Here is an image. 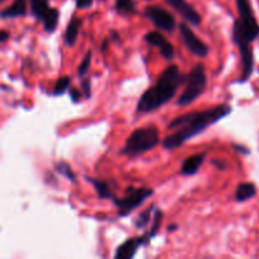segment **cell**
Returning <instances> with one entry per match:
<instances>
[{"label":"cell","mask_w":259,"mask_h":259,"mask_svg":"<svg viewBox=\"0 0 259 259\" xmlns=\"http://www.w3.org/2000/svg\"><path fill=\"white\" fill-rule=\"evenodd\" d=\"M230 113L232 108L229 105H217L206 110L190 111L177 116L168 124V129H176V132L171 136H167L162 144L166 149L179 148L185 142L202 133L205 129L224 119Z\"/></svg>","instance_id":"1"},{"label":"cell","mask_w":259,"mask_h":259,"mask_svg":"<svg viewBox=\"0 0 259 259\" xmlns=\"http://www.w3.org/2000/svg\"><path fill=\"white\" fill-rule=\"evenodd\" d=\"M185 78L176 65L168 66L157 82L141 96L137 110L139 113H151L166 105L175 98L179 88L185 82Z\"/></svg>","instance_id":"2"},{"label":"cell","mask_w":259,"mask_h":259,"mask_svg":"<svg viewBox=\"0 0 259 259\" xmlns=\"http://www.w3.org/2000/svg\"><path fill=\"white\" fill-rule=\"evenodd\" d=\"M159 142H161L159 132L154 125L138 128L128 137L121 149V154L129 158H134L153 149L154 147L158 146Z\"/></svg>","instance_id":"3"},{"label":"cell","mask_w":259,"mask_h":259,"mask_svg":"<svg viewBox=\"0 0 259 259\" xmlns=\"http://www.w3.org/2000/svg\"><path fill=\"white\" fill-rule=\"evenodd\" d=\"M237 2L239 19L234 22L233 40L242 39L250 43L259 35V24L253 13L249 0H235Z\"/></svg>","instance_id":"4"},{"label":"cell","mask_w":259,"mask_h":259,"mask_svg":"<svg viewBox=\"0 0 259 259\" xmlns=\"http://www.w3.org/2000/svg\"><path fill=\"white\" fill-rule=\"evenodd\" d=\"M185 90L177 100L179 106H187L194 103L206 88V71L204 65H196L185 78Z\"/></svg>","instance_id":"5"},{"label":"cell","mask_w":259,"mask_h":259,"mask_svg":"<svg viewBox=\"0 0 259 259\" xmlns=\"http://www.w3.org/2000/svg\"><path fill=\"white\" fill-rule=\"evenodd\" d=\"M152 195H153V190L151 189H146V187H141V189L128 187L125 196L121 197V199L114 197L113 201L116 205V207H118L119 215L124 218L131 214V212H133L137 207L141 206Z\"/></svg>","instance_id":"6"},{"label":"cell","mask_w":259,"mask_h":259,"mask_svg":"<svg viewBox=\"0 0 259 259\" xmlns=\"http://www.w3.org/2000/svg\"><path fill=\"white\" fill-rule=\"evenodd\" d=\"M144 15L156 25L157 28L166 32H172L176 28V19L168 10L158 7V5H149L144 10Z\"/></svg>","instance_id":"7"},{"label":"cell","mask_w":259,"mask_h":259,"mask_svg":"<svg viewBox=\"0 0 259 259\" xmlns=\"http://www.w3.org/2000/svg\"><path fill=\"white\" fill-rule=\"evenodd\" d=\"M180 34H181L185 46H186L190 52L194 53L197 57H206L207 53H209V47H207L204 40H201L195 34L194 30L189 25L181 23L180 24Z\"/></svg>","instance_id":"8"},{"label":"cell","mask_w":259,"mask_h":259,"mask_svg":"<svg viewBox=\"0 0 259 259\" xmlns=\"http://www.w3.org/2000/svg\"><path fill=\"white\" fill-rule=\"evenodd\" d=\"M238 46V50L240 52V58H242V76L238 81L239 82H245L250 77L254 67V57H253V51L249 47V43L242 39L233 40Z\"/></svg>","instance_id":"9"},{"label":"cell","mask_w":259,"mask_h":259,"mask_svg":"<svg viewBox=\"0 0 259 259\" xmlns=\"http://www.w3.org/2000/svg\"><path fill=\"white\" fill-rule=\"evenodd\" d=\"M149 239L147 237V234L141 235V237L136 238H129L128 240L120 244L116 249L114 258L115 259H132L136 255V253L138 252L139 247L142 245H148Z\"/></svg>","instance_id":"10"},{"label":"cell","mask_w":259,"mask_h":259,"mask_svg":"<svg viewBox=\"0 0 259 259\" xmlns=\"http://www.w3.org/2000/svg\"><path fill=\"white\" fill-rule=\"evenodd\" d=\"M169 7L174 8L185 20L192 25H199L201 23V15L186 0H164Z\"/></svg>","instance_id":"11"},{"label":"cell","mask_w":259,"mask_h":259,"mask_svg":"<svg viewBox=\"0 0 259 259\" xmlns=\"http://www.w3.org/2000/svg\"><path fill=\"white\" fill-rule=\"evenodd\" d=\"M146 42L148 45L154 46L159 50L161 55L163 56L166 60H172L175 57V47L166 39V37L161 34L159 32H149L147 33L144 37Z\"/></svg>","instance_id":"12"},{"label":"cell","mask_w":259,"mask_h":259,"mask_svg":"<svg viewBox=\"0 0 259 259\" xmlns=\"http://www.w3.org/2000/svg\"><path fill=\"white\" fill-rule=\"evenodd\" d=\"M205 153L194 154V156L187 157L181 166V174L184 176H192L200 169L201 164L204 163Z\"/></svg>","instance_id":"13"},{"label":"cell","mask_w":259,"mask_h":259,"mask_svg":"<svg viewBox=\"0 0 259 259\" xmlns=\"http://www.w3.org/2000/svg\"><path fill=\"white\" fill-rule=\"evenodd\" d=\"M80 27H81V20L73 15V17L71 18L70 23H68L65 32V43L68 46V47L75 46L76 40H77V37H78V32H80Z\"/></svg>","instance_id":"14"},{"label":"cell","mask_w":259,"mask_h":259,"mask_svg":"<svg viewBox=\"0 0 259 259\" xmlns=\"http://www.w3.org/2000/svg\"><path fill=\"white\" fill-rule=\"evenodd\" d=\"M27 14V0H14L9 8L0 13L3 18H17Z\"/></svg>","instance_id":"15"},{"label":"cell","mask_w":259,"mask_h":259,"mask_svg":"<svg viewBox=\"0 0 259 259\" xmlns=\"http://www.w3.org/2000/svg\"><path fill=\"white\" fill-rule=\"evenodd\" d=\"M257 194V189H255V185L252 182H244V184H240L237 187V191H235V200L239 202L247 201V200L252 199Z\"/></svg>","instance_id":"16"},{"label":"cell","mask_w":259,"mask_h":259,"mask_svg":"<svg viewBox=\"0 0 259 259\" xmlns=\"http://www.w3.org/2000/svg\"><path fill=\"white\" fill-rule=\"evenodd\" d=\"M86 179H88L89 182H91V184L94 185V187H95L96 192H98V195L100 199H103V200L111 199L113 200L114 197H115L113 195V192H111V189H110V186H109L108 182H104V181H101V180L93 179V177H86Z\"/></svg>","instance_id":"17"},{"label":"cell","mask_w":259,"mask_h":259,"mask_svg":"<svg viewBox=\"0 0 259 259\" xmlns=\"http://www.w3.org/2000/svg\"><path fill=\"white\" fill-rule=\"evenodd\" d=\"M29 3L32 13L34 14V17L39 20H43V18H45L46 15L48 14V12L51 10L48 0H29Z\"/></svg>","instance_id":"18"},{"label":"cell","mask_w":259,"mask_h":259,"mask_svg":"<svg viewBox=\"0 0 259 259\" xmlns=\"http://www.w3.org/2000/svg\"><path fill=\"white\" fill-rule=\"evenodd\" d=\"M58 18H60V13H58L57 9H53L51 8V10L48 12V14L43 18V25H45V29L46 32L48 33H52L53 30L57 28L58 24Z\"/></svg>","instance_id":"19"},{"label":"cell","mask_w":259,"mask_h":259,"mask_svg":"<svg viewBox=\"0 0 259 259\" xmlns=\"http://www.w3.org/2000/svg\"><path fill=\"white\" fill-rule=\"evenodd\" d=\"M115 9L121 14H133L137 10L134 0H115Z\"/></svg>","instance_id":"20"},{"label":"cell","mask_w":259,"mask_h":259,"mask_svg":"<svg viewBox=\"0 0 259 259\" xmlns=\"http://www.w3.org/2000/svg\"><path fill=\"white\" fill-rule=\"evenodd\" d=\"M70 83H71V78L68 76H63V77H60L56 82L55 89H53V95L58 96V95H62V94L66 93L68 88H70Z\"/></svg>","instance_id":"21"},{"label":"cell","mask_w":259,"mask_h":259,"mask_svg":"<svg viewBox=\"0 0 259 259\" xmlns=\"http://www.w3.org/2000/svg\"><path fill=\"white\" fill-rule=\"evenodd\" d=\"M152 212H153V206L148 207V209H146L143 212H141V214L138 215V219H137L136 222V227L138 228V229H143V228H146L147 225H148L149 220H151Z\"/></svg>","instance_id":"22"},{"label":"cell","mask_w":259,"mask_h":259,"mask_svg":"<svg viewBox=\"0 0 259 259\" xmlns=\"http://www.w3.org/2000/svg\"><path fill=\"white\" fill-rule=\"evenodd\" d=\"M56 171L58 172V174H61L62 176H65L66 179L71 180V181H75L76 176L75 174L72 172V169H71L70 164L66 163V162H60V163L56 164Z\"/></svg>","instance_id":"23"},{"label":"cell","mask_w":259,"mask_h":259,"mask_svg":"<svg viewBox=\"0 0 259 259\" xmlns=\"http://www.w3.org/2000/svg\"><path fill=\"white\" fill-rule=\"evenodd\" d=\"M90 65H91V51H88V53L85 55V57L82 58V61H81V63L78 65V76H85L86 73H88L89 68H90Z\"/></svg>","instance_id":"24"},{"label":"cell","mask_w":259,"mask_h":259,"mask_svg":"<svg viewBox=\"0 0 259 259\" xmlns=\"http://www.w3.org/2000/svg\"><path fill=\"white\" fill-rule=\"evenodd\" d=\"M82 93L85 95L86 99H89L91 96V82H90V78H85L82 81Z\"/></svg>","instance_id":"25"},{"label":"cell","mask_w":259,"mask_h":259,"mask_svg":"<svg viewBox=\"0 0 259 259\" xmlns=\"http://www.w3.org/2000/svg\"><path fill=\"white\" fill-rule=\"evenodd\" d=\"M81 96H82V93H81L80 90H77V89L75 88L70 89V98L72 99V101L77 103V101H80Z\"/></svg>","instance_id":"26"},{"label":"cell","mask_w":259,"mask_h":259,"mask_svg":"<svg viewBox=\"0 0 259 259\" xmlns=\"http://www.w3.org/2000/svg\"><path fill=\"white\" fill-rule=\"evenodd\" d=\"M94 0H76V7L78 9H88L93 5Z\"/></svg>","instance_id":"27"},{"label":"cell","mask_w":259,"mask_h":259,"mask_svg":"<svg viewBox=\"0 0 259 259\" xmlns=\"http://www.w3.org/2000/svg\"><path fill=\"white\" fill-rule=\"evenodd\" d=\"M8 38H9V33L7 30H0V43L8 40Z\"/></svg>","instance_id":"28"},{"label":"cell","mask_w":259,"mask_h":259,"mask_svg":"<svg viewBox=\"0 0 259 259\" xmlns=\"http://www.w3.org/2000/svg\"><path fill=\"white\" fill-rule=\"evenodd\" d=\"M212 163L215 164V166H218L219 167V169H224V163H222V162H219V161H212Z\"/></svg>","instance_id":"29"},{"label":"cell","mask_w":259,"mask_h":259,"mask_svg":"<svg viewBox=\"0 0 259 259\" xmlns=\"http://www.w3.org/2000/svg\"><path fill=\"white\" fill-rule=\"evenodd\" d=\"M243 148H244V147L235 146V149H237V151H239V152H243V153H248V151H247V149H243Z\"/></svg>","instance_id":"30"},{"label":"cell","mask_w":259,"mask_h":259,"mask_svg":"<svg viewBox=\"0 0 259 259\" xmlns=\"http://www.w3.org/2000/svg\"><path fill=\"white\" fill-rule=\"evenodd\" d=\"M106 46H108V39L104 40L103 45H101V51H103V52H105L106 51Z\"/></svg>","instance_id":"31"},{"label":"cell","mask_w":259,"mask_h":259,"mask_svg":"<svg viewBox=\"0 0 259 259\" xmlns=\"http://www.w3.org/2000/svg\"><path fill=\"white\" fill-rule=\"evenodd\" d=\"M176 228H177V225H172V227L169 225L168 230H169V232H175V230H176Z\"/></svg>","instance_id":"32"},{"label":"cell","mask_w":259,"mask_h":259,"mask_svg":"<svg viewBox=\"0 0 259 259\" xmlns=\"http://www.w3.org/2000/svg\"><path fill=\"white\" fill-rule=\"evenodd\" d=\"M3 2H4V0H0V3H3Z\"/></svg>","instance_id":"33"},{"label":"cell","mask_w":259,"mask_h":259,"mask_svg":"<svg viewBox=\"0 0 259 259\" xmlns=\"http://www.w3.org/2000/svg\"><path fill=\"white\" fill-rule=\"evenodd\" d=\"M147 2H149V0H147Z\"/></svg>","instance_id":"34"}]
</instances>
